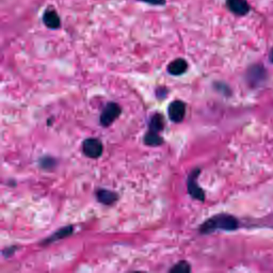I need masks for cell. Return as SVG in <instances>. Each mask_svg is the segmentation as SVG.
<instances>
[{
	"label": "cell",
	"instance_id": "cell-1",
	"mask_svg": "<svg viewBox=\"0 0 273 273\" xmlns=\"http://www.w3.org/2000/svg\"><path fill=\"white\" fill-rule=\"evenodd\" d=\"M238 228V221L236 218L230 215H218L209 220L205 221L200 228V232L202 234H209L213 233L216 230L222 231H234Z\"/></svg>",
	"mask_w": 273,
	"mask_h": 273
},
{
	"label": "cell",
	"instance_id": "cell-2",
	"mask_svg": "<svg viewBox=\"0 0 273 273\" xmlns=\"http://www.w3.org/2000/svg\"><path fill=\"white\" fill-rule=\"evenodd\" d=\"M121 114V107L115 103H109L100 114V124L105 127L110 126V125L119 118Z\"/></svg>",
	"mask_w": 273,
	"mask_h": 273
},
{
	"label": "cell",
	"instance_id": "cell-3",
	"mask_svg": "<svg viewBox=\"0 0 273 273\" xmlns=\"http://www.w3.org/2000/svg\"><path fill=\"white\" fill-rule=\"evenodd\" d=\"M103 144L97 139H87L82 144L83 154L89 158H98L103 154Z\"/></svg>",
	"mask_w": 273,
	"mask_h": 273
},
{
	"label": "cell",
	"instance_id": "cell-4",
	"mask_svg": "<svg viewBox=\"0 0 273 273\" xmlns=\"http://www.w3.org/2000/svg\"><path fill=\"white\" fill-rule=\"evenodd\" d=\"M200 174V170H193V172L188 177V192L193 199H197L199 201H204L205 193L201 189V187L198 185V175Z\"/></svg>",
	"mask_w": 273,
	"mask_h": 273
},
{
	"label": "cell",
	"instance_id": "cell-5",
	"mask_svg": "<svg viewBox=\"0 0 273 273\" xmlns=\"http://www.w3.org/2000/svg\"><path fill=\"white\" fill-rule=\"evenodd\" d=\"M186 114V105L182 100H174L169 106V118L175 123L182 122Z\"/></svg>",
	"mask_w": 273,
	"mask_h": 273
},
{
	"label": "cell",
	"instance_id": "cell-6",
	"mask_svg": "<svg viewBox=\"0 0 273 273\" xmlns=\"http://www.w3.org/2000/svg\"><path fill=\"white\" fill-rule=\"evenodd\" d=\"M229 9L237 15H246L250 11L247 0H228Z\"/></svg>",
	"mask_w": 273,
	"mask_h": 273
},
{
	"label": "cell",
	"instance_id": "cell-7",
	"mask_svg": "<svg viewBox=\"0 0 273 273\" xmlns=\"http://www.w3.org/2000/svg\"><path fill=\"white\" fill-rule=\"evenodd\" d=\"M187 68H188V64L184 59H176L169 64L168 71L171 75L179 76L183 75L187 71Z\"/></svg>",
	"mask_w": 273,
	"mask_h": 273
},
{
	"label": "cell",
	"instance_id": "cell-8",
	"mask_svg": "<svg viewBox=\"0 0 273 273\" xmlns=\"http://www.w3.org/2000/svg\"><path fill=\"white\" fill-rule=\"evenodd\" d=\"M43 20H44V24L50 29H58L60 27V18L58 16V14L56 13V11L53 10L46 11L44 14Z\"/></svg>",
	"mask_w": 273,
	"mask_h": 273
},
{
	"label": "cell",
	"instance_id": "cell-9",
	"mask_svg": "<svg viewBox=\"0 0 273 273\" xmlns=\"http://www.w3.org/2000/svg\"><path fill=\"white\" fill-rule=\"evenodd\" d=\"M96 198L100 203H103V204L111 205L116 200H118V194H115L112 191L101 189L96 192Z\"/></svg>",
	"mask_w": 273,
	"mask_h": 273
},
{
	"label": "cell",
	"instance_id": "cell-10",
	"mask_svg": "<svg viewBox=\"0 0 273 273\" xmlns=\"http://www.w3.org/2000/svg\"><path fill=\"white\" fill-rule=\"evenodd\" d=\"M265 77H266V73H265L263 67H261V66H253L249 71L248 79L250 80V83L255 84V83L262 82V80L265 79Z\"/></svg>",
	"mask_w": 273,
	"mask_h": 273
},
{
	"label": "cell",
	"instance_id": "cell-11",
	"mask_svg": "<svg viewBox=\"0 0 273 273\" xmlns=\"http://www.w3.org/2000/svg\"><path fill=\"white\" fill-rule=\"evenodd\" d=\"M163 128H165V119H163V116L159 113L155 114L150 123V130L159 134L160 131L163 130Z\"/></svg>",
	"mask_w": 273,
	"mask_h": 273
},
{
	"label": "cell",
	"instance_id": "cell-12",
	"mask_svg": "<svg viewBox=\"0 0 273 273\" xmlns=\"http://www.w3.org/2000/svg\"><path fill=\"white\" fill-rule=\"evenodd\" d=\"M144 142L149 146H158L163 142V140L160 138L158 132L150 130L144 137Z\"/></svg>",
	"mask_w": 273,
	"mask_h": 273
},
{
	"label": "cell",
	"instance_id": "cell-13",
	"mask_svg": "<svg viewBox=\"0 0 273 273\" xmlns=\"http://www.w3.org/2000/svg\"><path fill=\"white\" fill-rule=\"evenodd\" d=\"M71 233H72V228L62 229V230L58 231L56 234H54V235H53L52 237H50V238L48 239V243H52V241H54V240H58V239H61V238H63V237H66V236H68Z\"/></svg>",
	"mask_w": 273,
	"mask_h": 273
},
{
	"label": "cell",
	"instance_id": "cell-14",
	"mask_svg": "<svg viewBox=\"0 0 273 273\" xmlns=\"http://www.w3.org/2000/svg\"><path fill=\"white\" fill-rule=\"evenodd\" d=\"M171 272H190L191 268L190 265L187 262H179L173 268L170 269Z\"/></svg>",
	"mask_w": 273,
	"mask_h": 273
},
{
	"label": "cell",
	"instance_id": "cell-15",
	"mask_svg": "<svg viewBox=\"0 0 273 273\" xmlns=\"http://www.w3.org/2000/svg\"><path fill=\"white\" fill-rule=\"evenodd\" d=\"M141 1L151 3V4H154V5H162V4H165L166 0H141Z\"/></svg>",
	"mask_w": 273,
	"mask_h": 273
},
{
	"label": "cell",
	"instance_id": "cell-16",
	"mask_svg": "<svg viewBox=\"0 0 273 273\" xmlns=\"http://www.w3.org/2000/svg\"><path fill=\"white\" fill-rule=\"evenodd\" d=\"M270 60H271V62L273 63V49H272L271 52H270Z\"/></svg>",
	"mask_w": 273,
	"mask_h": 273
}]
</instances>
